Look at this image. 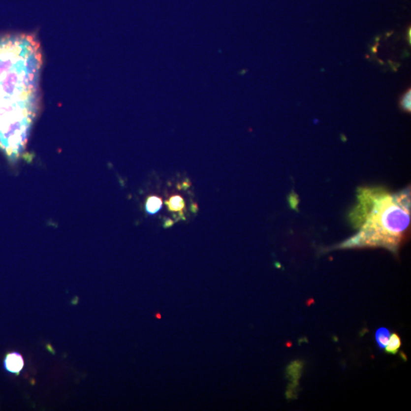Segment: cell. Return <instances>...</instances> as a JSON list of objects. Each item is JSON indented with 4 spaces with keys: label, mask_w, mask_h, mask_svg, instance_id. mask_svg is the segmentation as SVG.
<instances>
[{
    "label": "cell",
    "mask_w": 411,
    "mask_h": 411,
    "mask_svg": "<svg viewBox=\"0 0 411 411\" xmlns=\"http://www.w3.org/2000/svg\"><path fill=\"white\" fill-rule=\"evenodd\" d=\"M42 64L35 35H0V150L12 161L26 150L38 113Z\"/></svg>",
    "instance_id": "obj_1"
},
{
    "label": "cell",
    "mask_w": 411,
    "mask_h": 411,
    "mask_svg": "<svg viewBox=\"0 0 411 411\" xmlns=\"http://www.w3.org/2000/svg\"><path fill=\"white\" fill-rule=\"evenodd\" d=\"M352 220L358 233L340 248L378 246L396 251L411 221L410 190L394 193L379 189L362 190Z\"/></svg>",
    "instance_id": "obj_2"
},
{
    "label": "cell",
    "mask_w": 411,
    "mask_h": 411,
    "mask_svg": "<svg viewBox=\"0 0 411 411\" xmlns=\"http://www.w3.org/2000/svg\"><path fill=\"white\" fill-rule=\"evenodd\" d=\"M24 359L19 352H10L4 359V368L7 372L19 375L24 367Z\"/></svg>",
    "instance_id": "obj_3"
},
{
    "label": "cell",
    "mask_w": 411,
    "mask_h": 411,
    "mask_svg": "<svg viewBox=\"0 0 411 411\" xmlns=\"http://www.w3.org/2000/svg\"><path fill=\"white\" fill-rule=\"evenodd\" d=\"M168 211L178 214L175 218L178 220H185L184 212L185 210V202L181 195L175 194L170 196L165 202Z\"/></svg>",
    "instance_id": "obj_4"
},
{
    "label": "cell",
    "mask_w": 411,
    "mask_h": 411,
    "mask_svg": "<svg viewBox=\"0 0 411 411\" xmlns=\"http://www.w3.org/2000/svg\"><path fill=\"white\" fill-rule=\"evenodd\" d=\"M162 199L158 196H150L148 197L146 201V211L150 215H154L158 213L162 207Z\"/></svg>",
    "instance_id": "obj_5"
},
{
    "label": "cell",
    "mask_w": 411,
    "mask_h": 411,
    "mask_svg": "<svg viewBox=\"0 0 411 411\" xmlns=\"http://www.w3.org/2000/svg\"><path fill=\"white\" fill-rule=\"evenodd\" d=\"M401 347V340L399 336L397 334H392L390 337V339L388 340V344L384 348H385L386 352H388L390 354H396Z\"/></svg>",
    "instance_id": "obj_6"
},
{
    "label": "cell",
    "mask_w": 411,
    "mask_h": 411,
    "mask_svg": "<svg viewBox=\"0 0 411 411\" xmlns=\"http://www.w3.org/2000/svg\"><path fill=\"white\" fill-rule=\"evenodd\" d=\"M390 338V331L385 327H380L376 332V340L380 349H384L388 344Z\"/></svg>",
    "instance_id": "obj_7"
},
{
    "label": "cell",
    "mask_w": 411,
    "mask_h": 411,
    "mask_svg": "<svg viewBox=\"0 0 411 411\" xmlns=\"http://www.w3.org/2000/svg\"><path fill=\"white\" fill-rule=\"evenodd\" d=\"M401 107L407 111H411V90H408L403 97L401 101Z\"/></svg>",
    "instance_id": "obj_8"
},
{
    "label": "cell",
    "mask_w": 411,
    "mask_h": 411,
    "mask_svg": "<svg viewBox=\"0 0 411 411\" xmlns=\"http://www.w3.org/2000/svg\"><path fill=\"white\" fill-rule=\"evenodd\" d=\"M174 225V221L171 219H165L164 220V224H163V226L164 228H169V227L172 226Z\"/></svg>",
    "instance_id": "obj_9"
},
{
    "label": "cell",
    "mask_w": 411,
    "mask_h": 411,
    "mask_svg": "<svg viewBox=\"0 0 411 411\" xmlns=\"http://www.w3.org/2000/svg\"><path fill=\"white\" fill-rule=\"evenodd\" d=\"M190 186V182L188 184V182H185L182 185V188H185V189H187V188H189Z\"/></svg>",
    "instance_id": "obj_10"
}]
</instances>
